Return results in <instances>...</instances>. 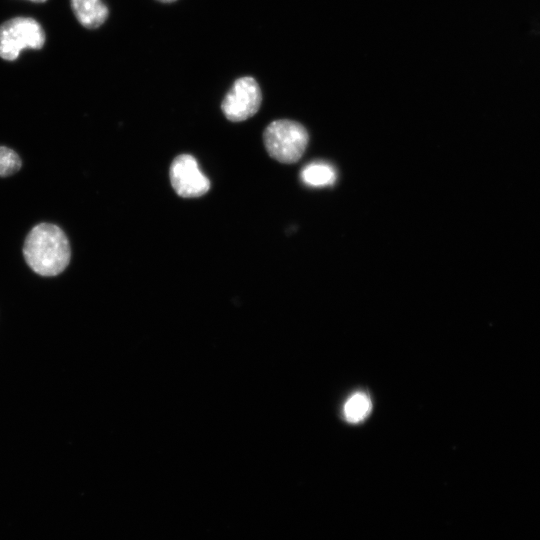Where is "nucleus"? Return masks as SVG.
Instances as JSON below:
<instances>
[{"label":"nucleus","mask_w":540,"mask_h":540,"mask_svg":"<svg viewBox=\"0 0 540 540\" xmlns=\"http://www.w3.org/2000/svg\"><path fill=\"white\" fill-rule=\"evenodd\" d=\"M22 253L29 268L43 277L62 273L72 255L64 230L49 222H41L31 228L24 239Z\"/></svg>","instance_id":"nucleus-1"},{"label":"nucleus","mask_w":540,"mask_h":540,"mask_svg":"<svg viewBox=\"0 0 540 540\" xmlns=\"http://www.w3.org/2000/svg\"><path fill=\"white\" fill-rule=\"evenodd\" d=\"M263 140L268 154L280 163L292 164L304 154L309 136L298 122L281 119L271 122L264 130Z\"/></svg>","instance_id":"nucleus-2"},{"label":"nucleus","mask_w":540,"mask_h":540,"mask_svg":"<svg viewBox=\"0 0 540 540\" xmlns=\"http://www.w3.org/2000/svg\"><path fill=\"white\" fill-rule=\"evenodd\" d=\"M45 32L31 17H14L0 25V58L13 61L24 49H41Z\"/></svg>","instance_id":"nucleus-3"},{"label":"nucleus","mask_w":540,"mask_h":540,"mask_svg":"<svg viewBox=\"0 0 540 540\" xmlns=\"http://www.w3.org/2000/svg\"><path fill=\"white\" fill-rule=\"evenodd\" d=\"M261 102L258 82L253 77L244 76L235 80L222 101L221 109L228 120L240 122L255 115Z\"/></svg>","instance_id":"nucleus-4"},{"label":"nucleus","mask_w":540,"mask_h":540,"mask_svg":"<svg viewBox=\"0 0 540 540\" xmlns=\"http://www.w3.org/2000/svg\"><path fill=\"white\" fill-rule=\"evenodd\" d=\"M170 181L175 192L184 198H196L210 189L209 179L201 172L196 159L189 154L177 156L170 166Z\"/></svg>","instance_id":"nucleus-5"},{"label":"nucleus","mask_w":540,"mask_h":540,"mask_svg":"<svg viewBox=\"0 0 540 540\" xmlns=\"http://www.w3.org/2000/svg\"><path fill=\"white\" fill-rule=\"evenodd\" d=\"M78 22L87 29L100 27L108 18L109 9L102 0H70Z\"/></svg>","instance_id":"nucleus-6"},{"label":"nucleus","mask_w":540,"mask_h":540,"mask_svg":"<svg viewBox=\"0 0 540 540\" xmlns=\"http://www.w3.org/2000/svg\"><path fill=\"white\" fill-rule=\"evenodd\" d=\"M302 181L312 187H325L332 185L336 180L334 168L325 162H313L306 165L301 171Z\"/></svg>","instance_id":"nucleus-7"},{"label":"nucleus","mask_w":540,"mask_h":540,"mask_svg":"<svg viewBox=\"0 0 540 540\" xmlns=\"http://www.w3.org/2000/svg\"><path fill=\"white\" fill-rule=\"evenodd\" d=\"M371 407L369 397L365 393L357 392L344 405L345 419L350 423H358L368 416Z\"/></svg>","instance_id":"nucleus-8"},{"label":"nucleus","mask_w":540,"mask_h":540,"mask_svg":"<svg viewBox=\"0 0 540 540\" xmlns=\"http://www.w3.org/2000/svg\"><path fill=\"white\" fill-rule=\"evenodd\" d=\"M22 168L20 155L12 148L0 145V178L10 177Z\"/></svg>","instance_id":"nucleus-9"},{"label":"nucleus","mask_w":540,"mask_h":540,"mask_svg":"<svg viewBox=\"0 0 540 540\" xmlns=\"http://www.w3.org/2000/svg\"><path fill=\"white\" fill-rule=\"evenodd\" d=\"M159 2H162V3H171V2H174L176 0H157Z\"/></svg>","instance_id":"nucleus-10"},{"label":"nucleus","mask_w":540,"mask_h":540,"mask_svg":"<svg viewBox=\"0 0 540 540\" xmlns=\"http://www.w3.org/2000/svg\"><path fill=\"white\" fill-rule=\"evenodd\" d=\"M32 2H36V3H42V2H45L46 0H30Z\"/></svg>","instance_id":"nucleus-11"}]
</instances>
